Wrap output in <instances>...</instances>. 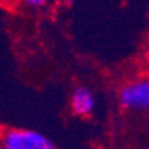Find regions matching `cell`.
<instances>
[{
  "instance_id": "8992f818",
  "label": "cell",
  "mask_w": 149,
  "mask_h": 149,
  "mask_svg": "<svg viewBox=\"0 0 149 149\" xmlns=\"http://www.w3.org/2000/svg\"><path fill=\"white\" fill-rule=\"evenodd\" d=\"M69 2H72V0H69Z\"/></svg>"
},
{
  "instance_id": "5b68a950",
  "label": "cell",
  "mask_w": 149,
  "mask_h": 149,
  "mask_svg": "<svg viewBox=\"0 0 149 149\" xmlns=\"http://www.w3.org/2000/svg\"><path fill=\"white\" fill-rule=\"evenodd\" d=\"M0 149H3V148H2V143H0Z\"/></svg>"
},
{
  "instance_id": "6da1fadb",
  "label": "cell",
  "mask_w": 149,
  "mask_h": 149,
  "mask_svg": "<svg viewBox=\"0 0 149 149\" xmlns=\"http://www.w3.org/2000/svg\"><path fill=\"white\" fill-rule=\"evenodd\" d=\"M3 149H57L45 134L30 128H8L0 134Z\"/></svg>"
},
{
  "instance_id": "277c9868",
  "label": "cell",
  "mask_w": 149,
  "mask_h": 149,
  "mask_svg": "<svg viewBox=\"0 0 149 149\" xmlns=\"http://www.w3.org/2000/svg\"><path fill=\"white\" fill-rule=\"evenodd\" d=\"M24 3L29 8H42L49 3V0H24Z\"/></svg>"
},
{
  "instance_id": "3957f363",
  "label": "cell",
  "mask_w": 149,
  "mask_h": 149,
  "mask_svg": "<svg viewBox=\"0 0 149 149\" xmlns=\"http://www.w3.org/2000/svg\"><path fill=\"white\" fill-rule=\"evenodd\" d=\"M70 106L74 115L78 116H90L95 107L94 93L86 86H76L70 97Z\"/></svg>"
},
{
  "instance_id": "7a4b0ae2",
  "label": "cell",
  "mask_w": 149,
  "mask_h": 149,
  "mask_svg": "<svg viewBox=\"0 0 149 149\" xmlns=\"http://www.w3.org/2000/svg\"><path fill=\"white\" fill-rule=\"evenodd\" d=\"M119 104L130 110H149V78L134 79L121 86Z\"/></svg>"
},
{
  "instance_id": "52a82bcc",
  "label": "cell",
  "mask_w": 149,
  "mask_h": 149,
  "mask_svg": "<svg viewBox=\"0 0 149 149\" xmlns=\"http://www.w3.org/2000/svg\"><path fill=\"white\" fill-rule=\"evenodd\" d=\"M5 2H8V0H5Z\"/></svg>"
}]
</instances>
